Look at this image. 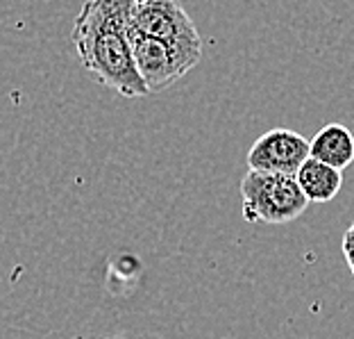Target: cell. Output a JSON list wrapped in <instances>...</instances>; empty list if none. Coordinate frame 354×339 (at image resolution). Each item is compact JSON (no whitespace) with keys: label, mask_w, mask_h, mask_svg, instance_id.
<instances>
[{"label":"cell","mask_w":354,"mask_h":339,"mask_svg":"<svg viewBox=\"0 0 354 339\" xmlns=\"http://www.w3.org/2000/svg\"><path fill=\"white\" fill-rule=\"evenodd\" d=\"M132 0H84L73 23V46L95 82L125 98L148 96L127 42Z\"/></svg>","instance_id":"cell-1"},{"label":"cell","mask_w":354,"mask_h":339,"mask_svg":"<svg viewBox=\"0 0 354 339\" xmlns=\"http://www.w3.org/2000/svg\"><path fill=\"white\" fill-rule=\"evenodd\" d=\"M307 207L293 175L248 171L241 180V214L248 223H291Z\"/></svg>","instance_id":"cell-2"},{"label":"cell","mask_w":354,"mask_h":339,"mask_svg":"<svg viewBox=\"0 0 354 339\" xmlns=\"http://www.w3.org/2000/svg\"><path fill=\"white\" fill-rule=\"evenodd\" d=\"M130 26L191 62L198 64L203 58V39L180 0H132Z\"/></svg>","instance_id":"cell-3"},{"label":"cell","mask_w":354,"mask_h":339,"mask_svg":"<svg viewBox=\"0 0 354 339\" xmlns=\"http://www.w3.org/2000/svg\"><path fill=\"white\" fill-rule=\"evenodd\" d=\"M127 42L132 48V60L143 87L148 94H162L164 89L173 87L177 80L184 78L196 67V62L184 58L164 42L146 37L143 32L130 26L127 21Z\"/></svg>","instance_id":"cell-4"},{"label":"cell","mask_w":354,"mask_h":339,"mask_svg":"<svg viewBox=\"0 0 354 339\" xmlns=\"http://www.w3.org/2000/svg\"><path fill=\"white\" fill-rule=\"evenodd\" d=\"M304 159H309V139L288 128H272L248 150L250 171L295 175Z\"/></svg>","instance_id":"cell-5"},{"label":"cell","mask_w":354,"mask_h":339,"mask_svg":"<svg viewBox=\"0 0 354 339\" xmlns=\"http://www.w3.org/2000/svg\"><path fill=\"white\" fill-rule=\"evenodd\" d=\"M309 157L343 171L354 162V134L343 123H327L309 139Z\"/></svg>","instance_id":"cell-6"},{"label":"cell","mask_w":354,"mask_h":339,"mask_svg":"<svg viewBox=\"0 0 354 339\" xmlns=\"http://www.w3.org/2000/svg\"><path fill=\"white\" fill-rule=\"evenodd\" d=\"M293 177L309 203H329L339 196L343 187V171H336L311 157L304 159Z\"/></svg>","instance_id":"cell-7"},{"label":"cell","mask_w":354,"mask_h":339,"mask_svg":"<svg viewBox=\"0 0 354 339\" xmlns=\"http://www.w3.org/2000/svg\"><path fill=\"white\" fill-rule=\"evenodd\" d=\"M343 255H345V262H348L352 276H354V223L343 235Z\"/></svg>","instance_id":"cell-8"}]
</instances>
